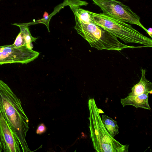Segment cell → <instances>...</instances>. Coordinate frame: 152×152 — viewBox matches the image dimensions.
<instances>
[{"mask_svg":"<svg viewBox=\"0 0 152 152\" xmlns=\"http://www.w3.org/2000/svg\"><path fill=\"white\" fill-rule=\"evenodd\" d=\"M141 71L142 75L140 80L132 88L131 92L128 94L129 96H135L152 93V83L145 77V70L141 68Z\"/></svg>","mask_w":152,"mask_h":152,"instance_id":"obj_9","label":"cell"},{"mask_svg":"<svg viewBox=\"0 0 152 152\" xmlns=\"http://www.w3.org/2000/svg\"><path fill=\"white\" fill-rule=\"evenodd\" d=\"M147 33L149 35V36L152 38V29L151 28H149L147 30Z\"/></svg>","mask_w":152,"mask_h":152,"instance_id":"obj_14","label":"cell"},{"mask_svg":"<svg viewBox=\"0 0 152 152\" xmlns=\"http://www.w3.org/2000/svg\"><path fill=\"white\" fill-rule=\"evenodd\" d=\"M46 130V128L43 123L39 124L37 127L36 132L37 134H41L45 132Z\"/></svg>","mask_w":152,"mask_h":152,"instance_id":"obj_12","label":"cell"},{"mask_svg":"<svg viewBox=\"0 0 152 152\" xmlns=\"http://www.w3.org/2000/svg\"><path fill=\"white\" fill-rule=\"evenodd\" d=\"M148 94H143L135 96H129L121 99V102L123 107L127 105H132L137 108H142L151 110L148 102Z\"/></svg>","mask_w":152,"mask_h":152,"instance_id":"obj_8","label":"cell"},{"mask_svg":"<svg viewBox=\"0 0 152 152\" xmlns=\"http://www.w3.org/2000/svg\"><path fill=\"white\" fill-rule=\"evenodd\" d=\"M75 20V28L78 34L89 43L91 47L97 50L120 51L126 48L144 47L124 44L101 26L93 23H85Z\"/></svg>","mask_w":152,"mask_h":152,"instance_id":"obj_4","label":"cell"},{"mask_svg":"<svg viewBox=\"0 0 152 152\" xmlns=\"http://www.w3.org/2000/svg\"><path fill=\"white\" fill-rule=\"evenodd\" d=\"M0 108L17 136L22 151L31 152L26 140L29 120L19 98L8 85L0 80Z\"/></svg>","mask_w":152,"mask_h":152,"instance_id":"obj_1","label":"cell"},{"mask_svg":"<svg viewBox=\"0 0 152 152\" xmlns=\"http://www.w3.org/2000/svg\"><path fill=\"white\" fill-rule=\"evenodd\" d=\"M39 53L26 45L16 47L13 44L0 46V65L12 63L27 64L36 59Z\"/></svg>","mask_w":152,"mask_h":152,"instance_id":"obj_6","label":"cell"},{"mask_svg":"<svg viewBox=\"0 0 152 152\" xmlns=\"http://www.w3.org/2000/svg\"><path fill=\"white\" fill-rule=\"evenodd\" d=\"M20 31L13 45L16 47L26 45L34 42L37 38L33 37L26 26H20Z\"/></svg>","mask_w":152,"mask_h":152,"instance_id":"obj_10","label":"cell"},{"mask_svg":"<svg viewBox=\"0 0 152 152\" xmlns=\"http://www.w3.org/2000/svg\"><path fill=\"white\" fill-rule=\"evenodd\" d=\"M98 6L103 13L131 24L137 25L146 32L147 29L140 22V18L130 7L116 0H91Z\"/></svg>","mask_w":152,"mask_h":152,"instance_id":"obj_5","label":"cell"},{"mask_svg":"<svg viewBox=\"0 0 152 152\" xmlns=\"http://www.w3.org/2000/svg\"><path fill=\"white\" fill-rule=\"evenodd\" d=\"M88 104L91 137L96 151L128 152L129 145L121 144L107 132L102 122L94 99H89Z\"/></svg>","mask_w":152,"mask_h":152,"instance_id":"obj_2","label":"cell"},{"mask_svg":"<svg viewBox=\"0 0 152 152\" xmlns=\"http://www.w3.org/2000/svg\"></svg>","mask_w":152,"mask_h":152,"instance_id":"obj_16","label":"cell"},{"mask_svg":"<svg viewBox=\"0 0 152 152\" xmlns=\"http://www.w3.org/2000/svg\"><path fill=\"white\" fill-rule=\"evenodd\" d=\"M48 14L46 12H45L44 13L43 17L44 19L45 20H47L48 18Z\"/></svg>","mask_w":152,"mask_h":152,"instance_id":"obj_13","label":"cell"},{"mask_svg":"<svg viewBox=\"0 0 152 152\" xmlns=\"http://www.w3.org/2000/svg\"><path fill=\"white\" fill-rule=\"evenodd\" d=\"M98 112L99 113H103L104 112L100 109H98Z\"/></svg>","mask_w":152,"mask_h":152,"instance_id":"obj_15","label":"cell"},{"mask_svg":"<svg viewBox=\"0 0 152 152\" xmlns=\"http://www.w3.org/2000/svg\"><path fill=\"white\" fill-rule=\"evenodd\" d=\"M20 144L0 108V152H21Z\"/></svg>","mask_w":152,"mask_h":152,"instance_id":"obj_7","label":"cell"},{"mask_svg":"<svg viewBox=\"0 0 152 152\" xmlns=\"http://www.w3.org/2000/svg\"><path fill=\"white\" fill-rule=\"evenodd\" d=\"M92 23L103 28L125 43H135L151 47L152 40L124 22L105 15L89 11Z\"/></svg>","mask_w":152,"mask_h":152,"instance_id":"obj_3","label":"cell"},{"mask_svg":"<svg viewBox=\"0 0 152 152\" xmlns=\"http://www.w3.org/2000/svg\"><path fill=\"white\" fill-rule=\"evenodd\" d=\"M101 119L107 132L113 137L119 133L117 121L105 115H102Z\"/></svg>","mask_w":152,"mask_h":152,"instance_id":"obj_11","label":"cell"}]
</instances>
